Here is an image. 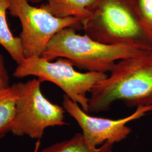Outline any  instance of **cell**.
Returning a JSON list of instances; mask_svg holds the SVG:
<instances>
[{"label":"cell","instance_id":"cell-3","mask_svg":"<svg viewBox=\"0 0 152 152\" xmlns=\"http://www.w3.org/2000/svg\"><path fill=\"white\" fill-rule=\"evenodd\" d=\"M82 27L101 43L152 49V33L141 21L135 0H96Z\"/></svg>","mask_w":152,"mask_h":152},{"label":"cell","instance_id":"cell-10","mask_svg":"<svg viewBox=\"0 0 152 152\" xmlns=\"http://www.w3.org/2000/svg\"><path fill=\"white\" fill-rule=\"evenodd\" d=\"M113 145L107 141L99 147L92 148L86 143L82 134L77 133L71 139L46 147L40 152H113ZM39 146L38 141L34 152H37Z\"/></svg>","mask_w":152,"mask_h":152},{"label":"cell","instance_id":"cell-5","mask_svg":"<svg viewBox=\"0 0 152 152\" xmlns=\"http://www.w3.org/2000/svg\"><path fill=\"white\" fill-rule=\"evenodd\" d=\"M38 78L12 84L16 88L15 115L11 127L15 136H27L39 140L49 127L68 125L64 120L65 109L52 103L41 91Z\"/></svg>","mask_w":152,"mask_h":152},{"label":"cell","instance_id":"cell-14","mask_svg":"<svg viewBox=\"0 0 152 152\" xmlns=\"http://www.w3.org/2000/svg\"><path fill=\"white\" fill-rule=\"evenodd\" d=\"M31 4L32 3V4H36V3H39L40 2H41L43 0H28Z\"/></svg>","mask_w":152,"mask_h":152},{"label":"cell","instance_id":"cell-8","mask_svg":"<svg viewBox=\"0 0 152 152\" xmlns=\"http://www.w3.org/2000/svg\"><path fill=\"white\" fill-rule=\"evenodd\" d=\"M96 0H46L41 6L54 16L74 17L81 24L90 15V9Z\"/></svg>","mask_w":152,"mask_h":152},{"label":"cell","instance_id":"cell-7","mask_svg":"<svg viewBox=\"0 0 152 152\" xmlns=\"http://www.w3.org/2000/svg\"><path fill=\"white\" fill-rule=\"evenodd\" d=\"M62 104L65 112L75 120L81 129L82 134L86 143L92 148L101 146L107 141L113 144L125 140L132 131L127 124L152 112V106L138 107L127 117L111 120L90 115L66 95L63 96Z\"/></svg>","mask_w":152,"mask_h":152},{"label":"cell","instance_id":"cell-13","mask_svg":"<svg viewBox=\"0 0 152 152\" xmlns=\"http://www.w3.org/2000/svg\"><path fill=\"white\" fill-rule=\"evenodd\" d=\"M10 86V77L6 68L4 57L0 54V90Z\"/></svg>","mask_w":152,"mask_h":152},{"label":"cell","instance_id":"cell-12","mask_svg":"<svg viewBox=\"0 0 152 152\" xmlns=\"http://www.w3.org/2000/svg\"><path fill=\"white\" fill-rule=\"evenodd\" d=\"M141 21L152 33V0H135Z\"/></svg>","mask_w":152,"mask_h":152},{"label":"cell","instance_id":"cell-1","mask_svg":"<svg viewBox=\"0 0 152 152\" xmlns=\"http://www.w3.org/2000/svg\"><path fill=\"white\" fill-rule=\"evenodd\" d=\"M109 72L90 92L88 113L108 111L119 100L129 108L152 106V50L118 60Z\"/></svg>","mask_w":152,"mask_h":152},{"label":"cell","instance_id":"cell-6","mask_svg":"<svg viewBox=\"0 0 152 152\" xmlns=\"http://www.w3.org/2000/svg\"><path fill=\"white\" fill-rule=\"evenodd\" d=\"M11 16L21 24L19 37L25 58L42 56L51 39L65 28L82 26L81 22L74 17L59 18L53 15L41 6L31 5L28 0H9Z\"/></svg>","mask_w":152,"mask_h":152},{"label":"cell","instance_id":"cell-11","mask_svg":"<svg viewBox=\"0 0 152 152\" xmlns=\"http://www.w3.org/2000/svg\"><path fill=\"white\" fill-rule=\"evenodd\" d=\"M16 88L11 85L0 90V139L10 132L15 115Z\"/></svg>","mask_w":152,"mask_h":152},{"label":"cell","instance_id":"cell-9","mask_svg":"<svg viewBox=\"0 0 152 152\" xmlns=\"http://www.w3.org/2000/svg\"><path fill=\"white\" fill-rule=\"evenodd\" d=\"M9 6V0H0V45L19 64L26 58L20 38L13 35L7 22Z\"/></svg>","mask_w":152,"mask_h":152},{"label":"cell","instance_id":"cell-2","mask_svg":"<svg viewBox=\"0 0 152 152\" xmlns=\"http://www.w3.org/2000/svg\"><path fill=\"white\" fill-rule=\"evenodd\" d=\"M152 50L132 45H110L93 39L86 34L76 33L73 28H65L51 39L42 55L53 61L69 60L73 66L88 72L107 73L118 60L137 56Z\"/></svg>","mask_w":152,"mask_h":152},{"label":"cell","instance_id":"cell-4","mask_svg":"<svg viewBox=\"0 0 152 152\" xmlns=\"http://www.w3.org/2000/svg\"><path fill=\"white\" fill-rule=\"evenodd\" d=\"M13 76L17 78L35 76L42 83L50 82L54 83L87 113L88 93L95 85L108 77L105 73L78 72L71 62L64 58H58L53 62L42 56L26 58L17 64Z\"/></svg>","mask_w":152,"mask_h":152}]
</instances>
